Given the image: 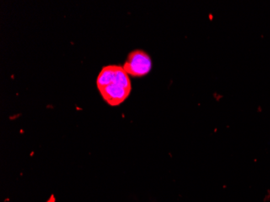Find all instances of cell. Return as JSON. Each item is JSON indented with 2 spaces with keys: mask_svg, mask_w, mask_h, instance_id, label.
Returning <instances> with one entry per match:
<instances>
[{
  "mask_svg": "<svg viewBox=\"0 0 270 202\" xmlns=\"http://www.w3.org/2000/svg\"><path fill=\"white\" fill-rule=\"evenodd\" d=\"M152 61L149 54L142 50H135L129 53L123 68L129 76L143 77L150 72Z\"/></svg>",
  "mask_w": 270,
  "mask_h": 202,
  "instance_id": "cell-2",
  "label": "cell"
},
{
  "mask_svg": "<svg viewBox=\"0 0 270 202\" xmlns=\"http://www.w3.org/2000/svg\"><path fill=\"white\" fill-rule=\"evenodd\" d=\"M97 85L104 101L110 106L122 104L132 90L129 75L123 66L118 65L103 67L97 77Z\"/></svg>",
  "mask_w": 270,
  "mask_h": 202,
  "instance_id": "cell-1",
  "label": "cell"
}]
</instances>
